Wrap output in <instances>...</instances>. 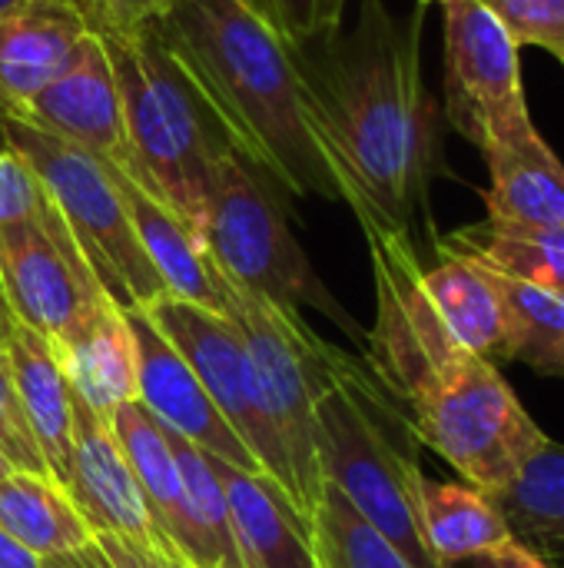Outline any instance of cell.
I'll use <instances>...</instances> for the list:
<instances>
[{
    "instance_id": "cell-1",
    "label": "cell",
    "mask_w": 564,
    "mask_h": 568,
    "mask_svg": "<svg viewBox=\"0 0 564 568\" xmlns=\"http://www.w3.org/2000/svg\"><path fill=\"white\" fill-rule=\"evenodd\" d=\"M425 3L362 0L352 27L289 47L322 160L362 230L412 236L445 163V113L422 77Z\"/></svg>"
},
{
    "instance_id": "cell-2",
    "label": "cell",
    "mask_w": 564,
    "mask_h": 568,
    "mask_svg": "<svg viewBox=\"0 0 564 568\" xmlns=\"http://www.w3.org/2000/svg\"><path fill=\"white\" fill-rule=\"evenodd\" d=\"M362 233L376 276V326L362 339L369 369L396 403H406L416 439L439 453L465 486L495 499L545 433L502 379V369L445 333L425 300L412 236Z\"/></svg>"
},
{
    "instance_id": "cell-3",
    "label": "cell",
    "mask_w": 564,
    "mask_h": 568,
    "mask_svg": "<svg viewBox=\"0 0 564 568\" xmlns=\"http://www.w3.org/2000/svg\"><path fill=\"white\" fill-rule=\"evenodd\" d=\"M156 23L243 160L283 193L339 200L289 43L246 0H173Z\"/></svg>"
},
{
    "instance_id": "cell-4",
    "label": "cell",
    "mask_w": 564,
    "mask_h": 568,
    "mask_svg": "<svg viewBox=\"0 0 564 568\" xmlns=\"http://www.w3.org/2000/svg\"><path fill=\"white\" fill-rule=\"evenodd\" d=\"M412 423L396 399L332 343L316 359V446L322 479L336 486L352 509L372 523L412 568H442L432 556L422 523L416 483Z\"/></svg>"
},
{
    "instance_id": "cell-5",
    "label": "cell",
    "mask_w": 564,
    "mask_h": 568,
    "mask_svg": "<svg viewBox=\"0 0 564 568\" xmlns=\"http://www.w3.org/2000/svg\"><path fill=\"white\" fill-rule=\"evenodd\" d=\"M96 33L123 103L130 146L123 170L203 240L209 170L226 150H233L229 136L176 60L156 20L136 30Z\"/></svg>"
},
{
    "instance_id": "cell-6",
    "label": "cell",
    "mask_w": 564,
    "mask_h": 568,
    "mask_svg": "<svg viewBox=\"0 0 564 568\" xmlns=\"http://www.w3.org/2000/svg\"><path fill=\"white\" fill-rule=\"evenodd\" d=\"M203 246L229 283L293 313L312 306L352 339H366L293 236L279 186L236 150H226L209 170Z\"/></svg>"
},
{
    "instance_id": "cell-7",
    "label": "cell",
    "mask_w": 564,
    "mask_h": 568,
    "mask_svg": "<svg viewBox=\"0 0 564 568\" xmlns=\"http://www.w3.org/2000/svg\"><path fill=\"white\" fill-rule=\"evenodd\" d=\"M3 126L17 153L43 183L110 303H116L120 310H146L160 296H166L163 280L156 276L130 226L106 160L17 116H3Z\"/></svg>"
},
{
    "instance_id": "cell-8",
    "label": "cell",
    "mask_w": 564,
    "mask_h": 568,
    "mask_svg": "<svg viewBox=\"0 0 564 568\" xmlns=\"http://www.w3.org/2000/svg\"><path fill=\"white\" fill-rule=\"evenodd\" d=\"M216 283L226 300L223 316L236 323L253 356L263 399L279 429V439L286 446L299 486L302 519L312 529V513L326 486L319 466V446H316V359L326 339H319L299 313L283 310L273 300H263L229 283L219 270H216Z\"/></svg>"
},
{
    "instance_id": "cell-9",
    "label": "cell",
    "mask_w": 564,
    "mask_h": 568,
    "mask_svg": "<svg viewBox=\"0 0 564 568\" xmlns=\"http://www.w3.org/2000/svg\"><path fill=\"white\" fill-rule=\"evenodd\" d=\"M146 316L156 323V329L180 349V356L199 376L206 396L213 399L219 416L229 423V429L243 439V446L256 459L259 473L269 476L289 496V503L299 509V486H296L286 446L269 416L253 356H249L236 323L213 310H203V306H193V303H183L173 296H160L153 306H146ZM299 516H302V509H299Z\"/></svg>"
},
{
    "instance_id": "cell-10",
    "label": "cell",
    "mask_w": 564,
    "mask_h": 568,
    "mask_svg": "<svg viewBox=\"0 0 564 568\" xmlns=\"http://www.w3.org/2000/svg\"><path fill=\"white\" fill-rule=\"evenodd\" d=\"M445 10V123L482 153L532 123L519 47L479 0Z\"/></svg>"
},
{
    "instance_id": "cell-11",
    "label": "cell",
    "mask_w": 564,
    "mask_h": 568,
    "mask_svg": "<svg viewBox=\"0 0 564 568\" xmlns=\"http://www.w3.org/2000/svg\"><path fill=\"white\" fill-rule=\"evenodd\" d=\"M0 290L10 316L47 339H60L110 300L57 206L0 226Z\"/></svg>"
},
{
    "instance_id": "cell-12",
    "label": "cell",
    "mask_w": 564,
    "mask_h": 568,
    "mask_svg": "<svg viewBox=\"0 0 564 568\" xmlns=\"http://www.w3.org/2000/svg\"><path fill=\"white\" fill-rule=\"evenodd\" d=\"M123 316L136 346V399L146 406V413L206 456L246 473H259L243 439L229 429V423L206 396L199 376L189 369L180 349L156 329L146 310H123Z\"/></svg>"
},
{
    "instance_id": "cell-13",
    "label": "cell",
    "mask_w": 564,
    "mask_h": 568,
    "mask_svg": "<svg viewBox=\"0 0 564 568\" xmlns=\"http://www.w3.org/2000/svg\"><path fill=\"white\" fill-rule=\"evenodd\" d=\"M17 120L116 166L130 160L120 87L96 30L86 33L63 73L50 80Z\"/></svg>"
},
{
    "instance_id": "cell-14",
    "label": "cell",
    "mask_w": 564,
    "mask_h": 568,
    "mask_svg": "<svg viewBox=\"0 0 564 568\" xmlns=\"http://www.w3.org/2000/svg\"><path fill=\"white\" fill-rule=\"evenodd\" d=\"M70 499L96 532H113L143 546H170L150 519L140 483L123 456L113 423L73 396V473Z\"/></svg>"
},
{
    "instance_id": "cell-15",
    "label": "cell",
    "mask_w": 564,
    "mask_h": 568,
    "mask_svg": "<svg viewBox=\"0 0 564 568\" xmlns=\"http://www.w3.org/2000/svg\"><path fill=\"white\" fill-rule=\"evenodd\" d=\"M90 23L60 0H27L0 13V110L20 116L30 100L63 73Z\"/></svg>"
},
{
    "instance_id": "cell-16",
    "label": "cell",
    "mask_w": 564,
    "mask_h": 568,
    "mask_svg": "<svg viewBox=\"0 0 564 568\" xmlns=\"http://www.w3.org/2000/svg\"><path fill=\"white\" fill-rule=\"evenodd\" d=\"M435 253L439 260L432 266H422L419 280L445 333L462 349L499 369L505 363H515L512 320L495 273L455 250H445L442 243H435Z\"/></svg>"
},
{
    "instance_id": "cell-17",
    "label": "cell",
    "mask_w": 564,
    "mask_h": 568,
    "mask_svg": "<svg viewBox=\"0 0 564 568\" xmlns=\"http://www.w3.org/2000/svg\"><path fill=\"white\" fill-rule=\"evenodd\" d=\"M106 170L146 260L153 263L156 276L166 286V296L223 316L226 300L216 283V266L209 263L203 240L166 203H160L150 190H143L123 166L106 160Z\"/></svg>"
},
{
    "instance_id": "cell-18",
    "label": "cell",
    "mask_w": 564,
    "mask_h": 568,
    "mask_svg": "<svg viewBox=\"0 0 564 568\" xmlns=\"http://www.w3.org/2000/svg\"><path fill=\"white\" fill-rule=\"evenodd\" d=\"M213 459V456H209ZM243 568H316L312 529L289 496L263 473L213 459Z\"/></svg>"
},
{
    "instance_id": "cell-19",
    "label": "cell",
    "mask_w": 564,
    "mask_h": 568,
    "mask_svg": "<svg viewBox=\"0 0 564 568\" xmlns=\"http://www.w3.org/2000/svg\"><path fill=\"white\" fill-rule=\"evenodd\" d=\"M110 423H113L123 456L140 483V493H143L153 526L189 566L199 568L203 566L199 532H196L189 499L183 489V476H180V466L166 443L163 426L146 413V406L140 399L116 406Z\"/></svg>"
},
{
    "instance_id": "cell-20",
    "label": "cell",
    "mask_w": 564,
    "mask_h": 568,
    "mask_svg": "<svg viewBox=\"0 0 564 568\" xmlns=\"http://www.w3.org/2000/svg\"><path fill=\"white\" fill-rule=\"evenodd\" d=\"M66 386L100 416L113 419L116 406L136 399V346L126 316L103 300L60 339H50Z\"/></svg>"
},
{
    "instance_id": "cell-21",
    "label": "cell",
    "mask_w": 564,
    "mask_h": 568,
    "mask_svg": "<svg viewBox=\"0 0 564 568\" xmlns=\"http://www.w3.org/2000/svg\"><path fill=\"white\" fill-rule=\"evenodd\" d=\"M7 363L13 389L30 426V436L43 456L47 476L70 489L73 473V393L57 363L53 343L27 326H13L7 343Z\"/></svg>"
},
{
    "instance_id": "cell-22",
    "label": "cell",
    "mask_w": 564,
    "mask_h": 568,
    "mask_svg": "<svg viewBox=\"0 0 564 568\" xmlns=\"http://www.w3.org/2000/svg\"><path fill=\"white\" fill-rule=\"evenodd\" d=\"M489 163V220L515 226H564V163L535 123L482 153Z\"/></svg>"
},
{
    "instance_id": "cell-23",
    "label": "cell",
    "mask_w": 564,
    "mask_h": 568,
    "mask_svg": "<svg viewBox=\"0 0 564 568\" xmlns=\"http://www.w3.org/2000/svg\"><path fill=\"white\" fill-rule=\"evenodd\" d=\"M435 243L564 300V226H515L485 216L482 223L459 226Z\"/></svg>"
},
{
    "instance_id": "cell-24",
    "label": "cell",
    "mask_w": 564,
    "mask_h": 568,
    "mask_svg": "<svg viewBox=\"0 0 564 568\" xmlns=\"http://www.w3.org/2000/svg\"><path fill=\"white\" fill-rule=\"evenodd\" d=\"M416 499L422 536L442 566L512 542V529L499 506L472 486L439 483L422 473L416 483Z\"/></svg>"
},
{
    "instance_id": "cell-25",
    "label": "cell",
    "mask_w": 564,
    "mask_h": 568,
    "mask_svg": "<svg viewBox=\"0 0 564 568\" xmlns=\"http://www.w3.org/2000/svg\"><path fill=\"white\" fill-rule=\"evenodd\" d=\"M0 529L40 559L76 552L93 542V529L70 493L50 476L33 473H10L0 479Z\"/></svg>"
},
{
    "instance_id": "cell-26",
    "label": "cell",
    "mask_w": 564,
    "mask_h": 568,
    "mask_svg": "<svg viewBox=\"0 0 564 568\" xmlns=\"http://www.w3.org/2000/svg\"><path fill=\"white\" fill-rule=\"evenodd\" d=\"M512 539L542 552H564V446L548 436L515 479L492 499Z\"/></svg>"
},
{
    "instance_id": "cell-27",
    "label": "cell",
    "mask_w": 564,
    "mask_h": 568,
    "mask_svg": "<svg viewBox=\"0 0 564 568\" xmlns=\"http://www.w3.org/2000/svg\"><path fill=\"white\" fill-rule=\"evenodd\" d=\"M312 556L316 568H412L329 483L322 486L319 506L312 513Z\"/></svg>"
},
{
    "instance_id": "cell-28",
    "label": "cell",
    "mask_w": 564,
    "mask_h": 568,
    "mask_svg": "<svg viewBox=\"0 0 564 568\" xmlns=\"http://www.w3.org/2000/svg\"><path fill=\"white\" fill-rule=\"evenodd\" d=\"M489 270V266H485ZM495 273V270H492ZM509 320L515 359L542 376H564V300L515 276L495 273Z\"/></svg>"
},
{
    "instance_id": "cell-29",
    "label": "cell",
    "mask_w": 564,
    "mask_h": 568,
    "mask_svg": "<svg viewBox=\"0 0 564 568\" xmlns=\"http://www.w3.org/2000/svg\"><path fill=\"white\" fill-rule=\"evenodd\" d=\"M485 3L515 47H542L564 67V0H479Z\"/></svg>"
},
{
    "instance_id": "cell-30",
    "label": "cell",
    "mask_w": 564,
    "mask_h": 568,
    "mask_svg": "<svg viewBox=\"0 0 564 568\" xmlns=\"http://www.w3.org/2000/svg\"><path fill=\"white\" fill-rule=\"evenodd\" d=\"M289 47L342 27L349 0H246Z\"/></svg>"
},
{
    "instance_id": "cell-31",
    "label": "cell",
    "mask_w": 564,
    "mask_h": 568,
    "mask_svg": "<svg viewBox=\"0 0 564 568\" xmlns=\"http://www.w3.org/2000/svg\"><path fill=\"white\" fill-rule=\"evenodd\" d=\"M53 206L43 183L30 170V163L17 153V146L7 136L3 116H0V226L17 220H37Z\"/></svg>"
},
{
    "instance_id": "cell-32",
    "label": "cell",
    "mask_w": 564,
    "mask_h": 568,
    "mask_svg": "<svg viewBox=\"0 0 564 568\" xmlns=\"http://www.w3.org/2000/svg\"><path fill=\"white\" fill-rule=\"evenodd\" d=\"M0 456L10 463L13 473H33L47 476L43 456L30 436V426L23 419L17 389H13V373L7 363V353H0Z\"/></svg>"
},
{
    "instance_id": "cell-33",
    "label": "cell",
    "mask_w": 564,
    "mask_h": 568,
    "mask_svg": "<svg viewBox=\"0 0 564 568\" xmlns=\"http://www.w3.org/2000/svg\"><path fill=\"white\" fill-rule=\"evenodd\" d=\"M93 542L113 568H193L173 546H143L113 532H96Z\"/></svg>"
},
{
    "instance_id": "cell-34",
    "label": "cell",
    "mask_w": 564,
    "mask_h": 568,
    "mask_svg": "<svg viewBox=\"0 0 564 568\" xmlns=\"http://www.w3.org/2000/svg\"><path fill=\"white\" fill-rule=\"evenodd\" d=\"M442 568H548V562L522 546V542H505L499 549H489V552H479V556H465V559H455V562H445Z\"/></svg>"
},
{
    "instance_id": "cell-35",
    "label": "cell",
    "mask_w": 564,
    "mask_h": 568,
    "mask_svg": "<svg viewBox=\"0 0 564 568\" xmlns=\"http://www.w3.org/2000/svg\"><path fill=\"white\" fill-rule=\"evenodd\" d=\"M173 0H106L103 30H136L150 20H160Z\"/></svg>"
},
{
    "instance_id": "cell-36",
    "label": "cell",
    "mask_w": 564,
    "mask_h": 568,
    "mask_svg": "<svg viewBox=\"0 0 564 568\" xmlns=\"http://www.w3.org/2000/svg\"><path fill=\"white\" fill-rule=\"evenodd\" d=\"M40 568H113L106 562V556L96 549V542L76 549V552H60V556H47L40 559Z\"/></svg>"
},
{
    "instance_id": "cell-37",
    "label": "cell",
    "mask_w": 564,
    "mask_h": 568,
    "mask_svg": "<svg viewBox=\"0 0 564 568\" xmlns=\"http://www.w3.org/2000/svg\"><path fill=\"white\" fill-rule=\"evenodd\" d=\"M0 568H40V556H33L10 532L0 529Z\"/></svg>"
},
{
    "instance_id": "cell-38",
    "label": "cell",
    "mask_w": 564,
    "mask_h": 568,
    "mask_svg": "<svg viewBox=\"0 0 564 568\" xmlns=\"http://www.w3.org/2000/svg\"><path fill=\"white\" fill-rule=\"evenodd\" d=\"M60 3L73 7L90 23V30H103L106 27V0H60Z\"/></svg>"
},
{
    "instance_id": "cell-39",
    "label": "cell",
    "mask_w": 564,
    "mask_h": 568,
    "mask_svg": "<svg viewBox=\"0 0 564 568\" xmlns=\"http://www.w3.org/2000/svg\"><path fill=\"white\" fill-rule=\"evenodd\" d=\"M13 326H17V320L10 316V310L3 303V290H0V353H7V343L13 336Z\"/></svg>"
},
{
    "instance_id": "cell-40",
    "label": "cell",
    "mask_w": 564,
    "mask_h": 568,
    "mask_svg": "<svg viewBox=\"0 0 564 568\" xmlns=\"http://www.w3.org/2000/svg\"><path fill=\"white\" fill-rule=\"evenodd\" d=\"M20 3H27V0H0V13H7V10H13Z\"/></svg>"
},
{
    "instance_id": "cell-41",
    "label": "cell",
    "mask_w": 564,
    "mask_h": 568,
    "mask_svg": "<svg viewBox=\"0 0 564 568\" xmlns=\"http://www.w3.org/2000/svg\"><path fill=\"white\" fill-rule=\"evenodd\" d=\"M10 473H13V469H10V463H7V459L0 456V479H7Z\"/></svg>"
},
{
    "instance_id": "cell-42",
    "label": "cell",
    "mask_w": 564,
    "mask_h": 568,
    "mask_svg": "<svg viewBox=\"0 0 564 568\" xmlns=\"http://www.w3.org/2000/svg\"><path fill=\"white\" fill-rule=\"evenodd\" d=\"M419 3H425V7H429V3H442V7H445V3H452V0H419Z\"/></svg>"
},
{
    "instance_id": "cell-43",
    "label": "cell",
    "mask_w": 564,
    "mask_h": 568,
    "mask_svg": "<svg viewBox=\"0 0 564 568\" xmlns=\"http://www.w3.org/2000/svg\"><path fill=\"white\" fill-rule=\"evenodd\" d=\"M0 116H3V110H0Z\"/></svg>"
}]
</instances>
